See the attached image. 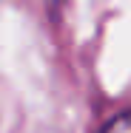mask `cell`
<instances>
[{
  "label": "cell",
  "instance_id": "7a4b0ae2",
  "mask_svg": "<svg viewBox=\"0 0 131 133\" xmlns=\"http://www.w3.org/2000/svg\"><path fill=\"white\" fill-rule=\"evenodd\" d=\"M46 3H49L52 14H57V11H60V6H63V0H46Z\"/></svg>",
  "mask_w": 131,
  "mask_h": 133
},
{
  "label": "cell",
  "instance_id": "6da1fadb",
  "mask_svg": "<svg viewBox=\"0 0 131 133\" xmlns=\"http://www.w3.org/2000/svg\"><path fill=\"white\" fill-rule=\"evenodd\" d=\"M100 133H131V110H128V113L114 116V119H111Z\"/></svg>",
  "mask_w": 131,
  "mask_h": 133
}]
</instances>
